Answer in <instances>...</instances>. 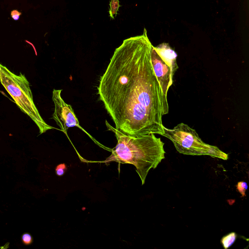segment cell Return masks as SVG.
Listing matches in <instances>:
<instances>
[{"instance_id":"cell-1","label":"cell","mask_w":249,"mask_h":249,"mask_svg":"<svg viewBox=\"0 0 249 249\" xmlns=\"http://www.w3.org/2000/svg\"><path fill=\"white\" fill-rule=\"evenodd\" d=\"M144 30L115 49L97 93L116 129L135 136L162 135V117L169 107L152 68V45Z\"/></svg>"},{"instance_id":"cell-2","label":"cell","mask_w":249,"mask_h":249,"mask_svg":"<svg viewBox=\"0 0 249 249\" xmlns=\"http://www.w3.org/2000/svg\"><path fill=\"white\" fill-rule=\"evenodd\" d=\"M106 125L109 130L114 133L117 142L111 150V155L104 162L116 161L133 165L142 184H144L149 171L155 169L165 158L164 143L154 134L131 136L116 129L107 121Z\"/></svg>"},{"instance_id":"cell-3","label":"cell","mask_w":249,"mask_h":249,"mask_svg":"<svg viewBox=\"0 0 249 249\" xmlns=\"http://www.w3.org/2000/svg\"><path fill=\"white\" fill-rule=\"evenodd\" d=\"M0 81L21 111L35 123L39 134L54 128L45 123L40 116L33 101L30 83L24 74L16 75L0 63Z\"/></svg>"},{"instance_id":"cell-4","label":"cell","mask_w":249,"mask_h":249,"mask_svg":"<svg viewBox=\"0 0 249 249\" xmlns=\"http://www.w3.org/2000/svg\"><path fill=\"white\" fill-rule=\"evenodd\" d=\"M162 136L170 140L179 153L192 156L207 155L223 160L228 159L227 154L215 146L205 143L194 129L183 123L172 129L164 126Z\"/></svg>"},{"instance_id":"cell-5","label":"cell","mask_w":249,"mask_h":249,"mask_svg":"<svg viewBox=\"0 0 249 249\" xmlns=\"http://www.w3.org/2000/svg\"><path fill=\"white\" fill-rule=\"evenodd\" d=\"M62 90V89H53V91L52 99L54 105V110L53 114V119L59 126L61 131L66 135H67L69 128L77 127L96 142V140L79 124L78 120L71 106L67 104L62 99L61 95Z\"/></svg>"},{"instance_id":"cell-6","label":"cell","mask_w":249,"mask_h":249,"mask_svg":"<svg viewBox=\"0 0 249 249\" xmlns=\"http://www.w3.org/2000/svg\"><path fill=\"white\" fill-rule=\"evenodd\" d=\"M151 61L154 73L161 88L165 104L169 107L167 93L173 84L174 75L170 67L162 60L153 45L151 50Z\"/></svg>"},{"instance_id":"cell-7","label":"cell","mask_w":249,"mask_h":249,"mask_svg":"<svg viewBox=\"0 0 249 249\" xmlns=\"http://www.w3.org/2000/svg\"><path fill=\"white\" fill-rule=\"evenodd\" d=\"M154 48L162 60L170 67L174 75L178 68L176 53L168 44L165 43L160 44Z\"/></svg>"},{"instance_id":"cell-8","label":"cell","mask_w":249,"mask_h":249,"mask_svg":"<svg viewBox=\"0 0 249 249\" xmlns=\"http://www.w3.org/2000/svg\"><path fill=\"white\" fill-rule=\"evenodd\" d=\"M237 238V234L232 232L224 236L221 240V243L225 249L230 247L235 242Z\"/></svg>"},{"instance_id":"cell-9","label":"cell","mask_w":249,"mask_h":249,"mask_svg":"<svg viewBox=\"0 0 249 249\" xmlns=\"http://www.w3.org/2000/svg\"><path fill=\"white\" fill-rule=\"evenodd\" d=\"M109 14L112 18H114L117 14V12L120 6L119 0H111L110 2Z\"/></svg>"},{"instance_id":"cell-10","label":"cell","mask_w":249,"mask_h":249,"mask_svg":"<svg viewBox=\"0 0 249 249\" xmlns=\"http://www.w3.org/2000/svg\"><path fill=\"white\" fill-rule=\"evenodd\" d=\"M236 189L242 196H245L246 192L248 189L247 182L245 181L238 182L236 185Z\"/></svg>"},{"instance_id":"cell-11","label":"cell","mask_w":249,"mask_h":249,"mask_svg":"<svg viewBox=\"0 0 249 249\" xmlns=\"http://www.w3.org/2000/svg\"><path fill=\"white\" fill-rule=\"evenodd\" d=\"M22 243L25 245H29L33 243L32 236L29 233H24L21 236Z\"/></svg>"},{"instance_id":"cell-12","label":"cell","mask_w":249,"mask_h":249,"mask_svg":"<svg viewBox=\"0 0 249 249\" xmlns=\"http://www.w3.org/2000/svg\"><path fill=\"white\" fill-rule=\"evenodd\" d=\"M67 170V167L64 163L58 165L55 168V173L58 176H62Z\"/></svg>"},{"instance_id":"cell-13","label":"cell","mask_w":249,"mask_h":249,"mask_svg":"<svg viewBox=\"0 0 249 249\" xmlns=\"http://www.w3.org/2000/svg\"><path fill=\"white\" fill-rule=\"evenodd\" d=\"M21 14V13L17 10H14L11 12V17L15 20H18L19 19Z\"/></svg>"}]
</instances>
